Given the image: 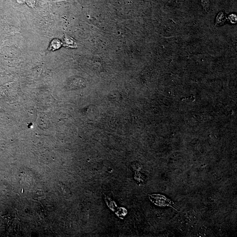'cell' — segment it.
<instances>
[{
	"mask_svg": "<svg viewBox=\"0 0 237 237\" xmlns=\"http://www.w3.org/2000/svg\"><path fill=\"white\" fill-rule=\"evenodd\" d=\"M148 196L151 201L157 206L160 207H170L177 210L173 207L174 203L173 201L165 196L160 194L148 195Z\"/></svg>",
	"mask_w": 237,
	"mask_h": 237,
	"instance_id": "6da1fadb",
	"label": "cell"
},
{
	"mask_svg": "<svg viewBox=\"0 0 237 237\" xmlns=\"http://www.w3.org/2000/svg\"><path fill=\"white\" fill-rule=\"evenodd\" d=\"M224 16L223 13V12H220L216 18V24L215 26L220 25L223 23L225 20H224Z\"/></svg>",
	"mask_w": 237,
	"mask_h": 237,
	"instance_id": "7a4b0ae2",
	"label": "cell"
},
{
	"mask_svg": "<svg viewBox=\"0 0 237 237\" xmlns=\"http://www.w3.org/2000/svg\"><path fill=\"white\" fill-rule=\"evenodd\" d=\"M201 3L204 9H205L206 12H208L210 8V2L209 0H201Z\"/></svg>",
	"mask_w": 237,
	"mask_h": 237,
	"instance_id": "3957f363",
	"label": "cell"
},
{
	"mask_svg": "<svg viewBox=\"0 0 237 237\" xmlns=\"http://www.w3.org/2000/svg\"><path fill=\"white\" fill-rule=\"evenodd\" d=\"M61 46L60 45V42L59 40H54L52 43V50H55V49H58L59 47Z\"/></svg>",
	"mask_w": 237,
	"mask_h": 237,
	"instance_id": "277c9868",
	"label": "cell"
},
{
	"mask_svg": "<svg viewBox=\"0 0 237 237\" xmlns=\"http://www.w3.org/2000/svg\"><path fill=\"white\" fill-rule=\"evenodd\" d=\"M229 19L230 20L231 22L233 23H235L237 22V16L234 14H232L230 15Z\"/></svg>",
	"mask_w": 237,
	"mask_h": 237,
	"instance_id": "5b68a950",
	"label": "cell"
}]
</instances>
